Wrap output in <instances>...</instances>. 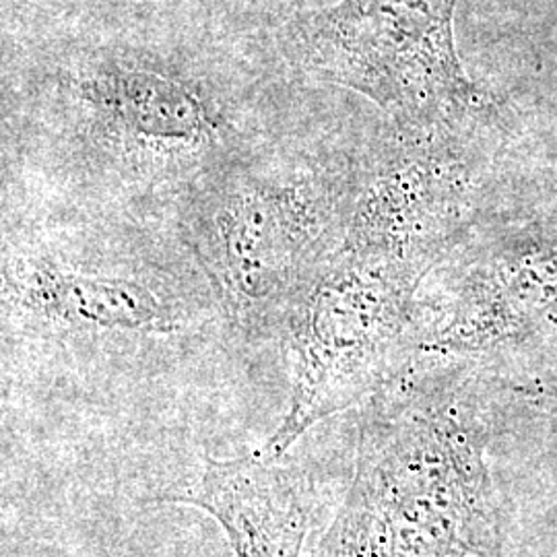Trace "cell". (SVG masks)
I'll use <instances>...</instances> for the list:
<instances>
[{"label":"cell","mask_w":557,"mask_h":557,"mask_svg":"<svg viewBox=\"0 0 557 557\" xmlns=\"http://www.w3.org/2000/svg\"><path fill=\"white\" fill-rule=\"evenodd\" d=\"M502 116L465 126H384L361 140L341 246L432 271L478 221L504 180Z\"/></svg>","instance_id":"ba28073f"},{"label":"cell","mask_w":557,"mask_h":557,"mask_svg":"<svg viewBox=\"0 0 557 557\" xmlns=\"http://www.w3.org/2000/svg\"><path fill=\"white\" fill-rule=\"evenodd\" d=\"M4 557H15V556H9V552H7V549H4Z\"/></svg>","instance_id":"8fae6325"},{"label":"cell","mask_w":557,"mask_h":557,"mask_svg":"<svg viewBox=\"0 0 557 557\" xmlns=\"http://www.w3.org/2000/svg\"><path fill=\"white\" fill-rule=\"evenodd\" d=\"M545 161H547V163H549V165H552V168L557 172V156H549Z\"/></svg>","instance_id":"30bf717a"},{"label":"cell","mask_w":557,"mask_h":557,"mask_svg":"<svg viewBox=\"0 0 557 557\" xmlns=\"http://www.w3.org/2000/svg\"><path fill=\"white\" fill-rule=\"evenodd\" d=\"M0 277L4 338L126 354L225 324L178 234L172 244L59 227L11 236Z\"/></svg>","instance_id":"277c9868"},{"label":"cell","mask_w":557,"mask_h":557,"mask_svg":"<svg viewBox=\"0 0 557 557\" xmlns=\"http://www.w3.org/2000/svg\"><path fill=\"white\" fill-rule=\"evenodd\" d=\"M473 359H411L363 398L356 471L310 557H485Z\"/></svg>","instance_id":"7a4b0ae2"},{"label":"cell","mask_w":557,"mask_h":557,"mask_svg":"<svg viewBox=\"0 0 557 557\" xmlns=\"http://www.w3.org/2000/svg\"><path fill=\"white\" fill-rule=\"evenodd\" d=\"M259 89L126 50L48 71L34 103L50 147L81 180L174 211L209 172L273 128Z\"/></svg>","instance_id":"6da1fadb"},{"label":"cell","mask_w":557,"mask_h":557,"mask_svg":"<svg viewBox=\"0 0 557 557\" xmlns=\"http://www.w3.org/2000/svg\"><path fill=\"white\" fill-rule=\"evenodd\" d=\"M428 275L405 260L338 246L281 324L292 395L260 453L283 457L319 421L370 397L416 358Z\"/></svg>","instance_id":"5b68a950"},{"label":"cell","mask_w":557,"mask_h":557,"mask_svg":"<svg viewBox=\"0 0 557 557\" xmlns=\"http://www.w3.org/2000/svg\"><path fill=\"white\" fill-rule=\"evenodd\" d=\"M281 457H207L199 478L161 499L197 506L220 522L232 557H301L312 522L306 479Z\"/></svg>","instance_id":"9c48e42d"},{"label":"cell","mask_w":557,"mask_h":557,"mask_svg":"<svg viewBox=\"0 0 557 557\" xmlns=\"http://www.w3.org/2000/svg\"><path fill=\"white\" fill-rule=\"evenodd\" d=\"M358 149L273 128L180 200L174 232L239 337H278L292 304L335 255Z\"/></svg>","instance_id":"3957f363"},{"label":"cell","mask_w":557,"mask_h":557,"mask_svg":"<svg viewBox=\"0 0 557 557\" xmlns=\"http://www.w3.org/2000/svg\"><path fill=\"white\" fill-rule=\"evenodd\" d=\"M547 163V161H545ZM557 337V172L504 180L419 292L418 354L475 359Z\"/></svg>","instance_id":"8992f818"},{"label":"cell","mask_w":557,"mask_h":557,"mask_svg":"<svg viewBox=\"0 0 557 557\" xmlns=\"http://www.w3.org/2000/svg\"><path fill=\"white\" fill-rule=\"evenodd\" d=\"M457 0H338L278 34L299 75L356 91L403 126H462L499 116L467 77L455 44Z\"/></svg>","instance_id":"52a82bcc"}]
</instances>
